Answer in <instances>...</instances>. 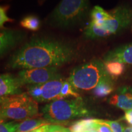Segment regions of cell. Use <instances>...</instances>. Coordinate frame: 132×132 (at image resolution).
<instances>
[{"label": "cell", "instance_id": "obj_1", "mask_svg": "<svg viewBox=\"0 0 132 132\" xmlns=\"http://www.w3.org/2000/svg\"><path fill=\"white\" fill-rule=\"evenodd\" d=\"M77 56L71 44L47 37H34L11 56L7 67L31 69L57 67L69 63Z\"/></svg>", "mask_w": 132, "mask_h": 132}, {"label": "cell", "instance_id": "obj_2", "mask_svg": "<svg viewBox=\"0 0 132 132\" xmlns=\"http://www.w3.org/2000/svg\"><path fill=\"white\" fill-rule=\"evenodd\" d=\"M41 111L44 118L50 123H62L94 114L81 97L51 102Z\"/></svg>", "mask_w": 132, "mask_h": 132}, {"label": "cell", "instance_id": "obj_3", "mask_svg": "<svg viewBox=\"0 0 132 132\" xmlns=\"http://www.w3.org/2000/svg\"><path fill=\"white\" fill-rule=\"evenodd\" d=\"M110 19L100 23L90 21L84 31L87 39H98L110 37L122 32L132 22L131 8L120 6L111 12Z\"/></svg>", "mask_w": 132, "mask_h": 132}, {"label": "cell", "instance_id": "obj_4", "mask_svg": "<svg viewBox=\"0 0 132 132\" xmlns=\"http://www.w3.org/2000/svg\"><path fill=\"white\" fill-rule=\"evenodd\" d=\"M89 5V1L85 0H63L50 16L51 23L61 28L75 26L85 17Z\"/></svg>", "mask_w": 132, "mask_h": 132}, {"label": "cell", "instance_id": "obj_5", "mask_svg": "<svg viewBox=\"0 0 132 132\" xmlns=\"http://www.w3.org/2000/svg\"><path fill=\"white\" fill-rule=\"evenodd\" d=\"M107 75L103 61L94 59L74 68L67 80L75 90H89Z\"/></svg>", "mask_w": 132, "mask_h": 132}, {"label": "cell", "instance_id": "obj_6", "mask_svg": "<svg viewBox=\"0 0 132 132\" xmlns=\"http://www.w3.org/2000/svg\"><path fill=\"white\" fill-rule=\"evenodd\" d=\"M39 114L37 102L26 93L9 97L0 106V117L5 120H26Z\"/></svg>", "mask_w": 132, "mask_h": 132}, {"label": "cell", "instance_id": "obj_7", "mask_svg": "<svg viewBox=\"0 0 132 132\" xmlns=\"http://www.w3.org/2000/svg\"><path fill=\"white\" fill-rule=\"evenodd\" d=\"M64 80L61 78L50 81L44 84L30 85L28 87V94L37 102L60 100Z\"/></svg>", "mask_w": 132, "mask_h": 132}, {"label": "cell", "instance_id": "obj_8", "mask_svg": "<svg viewBox=\"0 0 132 132\" xmlns=\"http://www.w3.org/2000/svg\"><path fill=\"white\" fill-rule=\"evenodd\" d=\"M17 78L23 85L44 84L50 81L61 78L57 67H44L23 69L18 73Z\"/></svg>", "mask_w": 132, "mask_h": 132}, {"label": "cell", "instance_id": "obj_9", "mask_svg": "<svg viewBox=\"0 0 132 132\" xmlns=\"http://www.w3.org/2000/svg\"><path fill=\"white\" fill-rule=\"evenodd\" d=\"M23 37V33L20 31L0 29V56L15 47Z\"/></svg>", "mask_w": 132, "mask_h": 132}, {"label": "cell", "instance_id": "obj_10", "mask_svg": "<svg viewBox=\"0 0 132 132\" xmlns=\"http://www.w3.org/2000/svg\"><path fill=\"white\" fill-rule=\"evenodd\" d=\"M17 77L9 73L0 75V97H11L22 94Z\"/></svg>", "mask_w": 132, "mask_h": 132}, {"label": "cell", "instance_id": "obj_11", "mask_svg": "<svg viewBox=\"0 0 132 132\" xmlns=\"http://www.w3.org/2000/svg\"><path fill=\"white\" fill-rule=\"evenodd\" d=\"M109 103L117 108L127 111L132 110V87L123 86L108 99Z\"/></svg>", "mask_w": 132, "mask_h": 132}, {"label": "cell", "instance_id": "obj_12", "mask_svg": "<svg viewBox=\"0 0 132 132\" xmlns=\"http://www.w3.org/2000/svg\"><path fill=\"white\" fill-rule=\"evenodd\" d=\"M106 61H117L132 65V44L120 46L106 53L103 57V62Z\"/></svg>", "mask_w": 132, "mask_h": 132}, {"label": "cell", "instance_id": "obj_13", "mask_svg": "<svg viewBox=\"0 0 132 132\" xmlns=\"http://www.w3.org/2000/svg\"><path fill=\"white\" fill-rule=\"evenodd\" d=\"M114 90L113 78L110 75L105 76L93 89V94L97 97H103L110 95Z\"/></svg>", "mask_w": 132, "mask_h": 132}, {"label": "cell", "instance_id": "obj_14", "mask_svg": "<svg viewBox=\"0 0 132 132\" xmlns=\"http://www.w3.org/2000/svg\"><path fill=\"white\" fill-rule=\"evenodd\" d=\"M48 124H50V123L45 119H29L19 123L16 132H31Z\"/></svg>", "mask_w": 132, "mask_h": 132}, {"label": "cell", "instance_id": "obj_15", "mask_svg": "<svg viewBox=\"0 0 132 132\" xmlns=\"http://www.w3.org/2000/svg\"><path fill=\"white\" fill-rule=\"evenodd\" d=\"M107 73L112 78H116L122 75L125 70V64L117 61L103 62Z\"/></svg>", "mask_w": 132, "mask_h": 132}, {"label": "cell", "instance_id": "obj_16", "mask_svg": "<svg viewBox=\"0 0 132 132\" xmlns=\"http://www.w3.org/2000/svg\"><path fill=\"white\" fill-rule=\"evenodd\" d=\"M90 16H91V21H90L91 22L94 23H100L110 19L111 14V12H106L100 6H96L92 10Z\"/></svg>", "mask_w": 132, "mask_h": 132}, {"label": "cell", "instance_id": "obj_17", "mask_svg": "<svg viewBox=\"0 0 132 132\" xmlns=\"http://www.w3.org/2000/svg\"><path fill=\"white\" fill-rule=\"evenodd\" d=\"M95 123V119H88L76 121L69 128L70 132L87 131Z\"/></svg>", "mask_w": 132, "mask_h": 132}, {"label": "cell", "instance_id": "obj_18", "mask_svg": "<svg viewBox=\"0 0 132 132\" xmlns=\"http://www.w3.org/2000/svg\"><path fill=\"white\" fill-rule=\"evenodd\" d=\"M20 25L26 29L31 31H37L40 28V21L37 16L28 15L21 20Z\"/></svg>", "mask_w": 132, "mask_h": 132}, {"label": "cell", "instance_id": "obj_19", "mask_svg": "<svg viewBox=\"0 0 132 132\" xmlns=\"http://www.w3.org/2000/svg\"><path fill=\"white\" fill-rule=\"evenodd\" d=\"M101 122L106 123L111 128L113 132H123L125 130L124 126L119 121H113V120H102L99 119Z\"/></svg>", "mask_w": 132, "mask_h": 132}, {"label": "cell", "instance_id": "obj_20", "mask_svg": "<svg viewBox=\"0 0 132 132\" xmlns=\"http://www.w3.org/2000/svg\"><path fill=\"white\" fill-rule=\"evenodd\" d=\"M19 123L12 121L0 123V132H16Z\"/></svg>", "mask_w": 132, "mask_h": 132}, {"label": "cell", "instance_id": "obj_21", "mask_svg": "<svg viewBox=\"0 0 132 132\" xmlns=\"http://www.w3.org/2000/svg\"><path fill=\"white\" fill-rule=\"evenodd\" d=\"M7 7L0 6V29L4 28V24L7 22H11L14 20L9 18L7 15Z\"/></svg>", "mask_w": 132, "mask_h": 132}, {"label": "cell", "instance_id": "obj_22", "mask_svg": "<svg viewBox=\"0 0 132 132\" xmlns=\"http://www.w3.org/2000/svg\"><path fill=\"white\" fill-rule=\"evenodd\" d=\"M95 121L96 122V127L99 132H113L111 128L106 123L101 122L100 120L95 119Z\"/></svg>", "mask_w": 132, "mask_h": 132}, {"label": "cell", "instance_id": "obj_23", "mask_svg": "<svg viewBox=\"0 0 132 132\" xmlns=\"http://www.w3.org/2000/svg\"><path fill=\"white\" fill-rule=\"evenodd\" d=\"M66 128L58 125H50L48 132H65Z\"/></svg>", "mask_w": 132, "mask_h": 132}, {"label": "cell", "instance_id": "obj_24", "mask_svg": "<svg viewBox=\"0 0 132 132\" xmlns=\"http://www.w3.org/2000/svg\"><path fill=\"white\" fill-rule=\"evenodd\" d=\"M123 119L126 120L129 124L132 125V110L125 111Z\"/></svg>", "mask_w": 132, "mask_h": 132}, {"label": "cell", "instance_id": "obj_25", "mask_svg": "<svg viewBox=\"0 0 132 132\" xmlns=\"http://www.w3.org/2000/svg\"><path fill=\"white\" fill-rule=\"evenodd\" d=\"M50 125V124L43 125V126L40 127L38 128H37V129L33 130V131H31V132H48Z\"/></svg>", "mask_w": 132, "mask_h": 132}, {"label": "cell", "instance_id": "obj_26", "mask_svg": "<svg viewBox=\"0 0 132 132\" xmlns=\"http://www.w3.org/2000/svg\"><path fill=\"white\" fill-rule=\"evenodd\" d=\"M87 131L88 132H99L98 129H97L96 127V122H95V123H94V124L93 126H92L90 128H89Z\"/></svg>", "mask_w": 132, "mask_h": 132}, {"label": "cell", "instance_id": "obj_27", "mask_svg": "<svg viewBox=\"0 0 132 132\" xmlns=\"http://www.w3.org/2000/svg\"><path fill=\"white\" fill-rule=\"evenodd\" d=\"M9 98V97H0V106L5 103Z\"/></svg>", "mask_w": 132, "mask_h": 132}, {"label": "cell", "instance_id": "obj_28", "mask_svg": "<svg viewBox=\"0 0 132 132\" xmlns=\"http://www.w3.org/2000/svg\"><path fill=\"white\" fill-rule=\"evenodd\" d=\"M123 132H132V127H127L126 128H125Z\"/></svg>", "mask_w": 132, "mask_h": 132}, {"label": "cell", "instance_id": "obj_29", "mask_svg": "<svg viewBox=\"0 0 132 132\" xmlns=\"http://www.w3.org/2000/svg\"><path fill=\"white\" fill-rule=\"evenodd\" d=\"M5 119H3L2 118H1L0 117V123H4L5 122Z\"/></svg>", "mask_w": 132, "mask_h": 132}, {"label": "cell", "instance_id": "obj_30", "mask_svg": "<svg viewBox=\"0 0 132 132\" xmlns=\"http://www.w3.org/2000/svg\"><path fill=\"white\" fill-rule=\"evenodd\" d=\"M65 132H70V130H69V128H66Z\"/></svg>", "mask_w": 132, "mask_h": 132}, {"label": "cell", "instance_id": "obj_31", "mask_svg": "<svg viewBox=\"0 0 132 132\" xmlns=\"http://www.w3.org/2000/svg\"><path fill=\"white\" fill-rule=\"evenodd\" d=\"M85 132H88V131H85Z\"/></svg>", "mask_w": 132, "mask_h": 132}, {"label": "cell", "instance_id": "obj_32", "mask_svg": "<svg viewBox=\"0 0 132 132\" xmlns=\"http://www.w3.org/2000/svg\"><path fill=\"white\" fill-rule=\"evenodd\" d=\"M131 27H132V26H131Z\"/></svg>", "mask_w": 132, "mask_h": 132}]
</instances>
